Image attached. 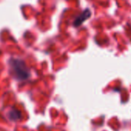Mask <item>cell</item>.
<instances>
[{
    "instance_id": "2",
    "label": "cell",
    "mask_w": 131,
    "mask_h": 131,
    "mask_svg": "<svg viewBox=\"0 0 131 131\" xmlns=\"http://www.w3.org/2000/svg\"><path fill=\"white\" fill-rule=\"evenodd\" d=\"M91 16V12L90 9H86L84 10L82 14H80L74 21V26H80L85 20H86L87 19H89Z\"/></svg>"
},
{
    "instance_id": "1",
    "label": "cell",
    "mask_w": 131,
    "mask_h": 131,
    "mask_svg": "<svg viewBox=\"0 0 131 131\" xmlns=\"http://www.w3.org/2000/svg\"><path fill=\"white\" fill-rule=\"evenodd\" d=\"M11 69L13 70V74L19 80H26L28 78L29 73L26 68L25 63L19 59H13L10 62Z\"/></svg>"
}]
</instances>
